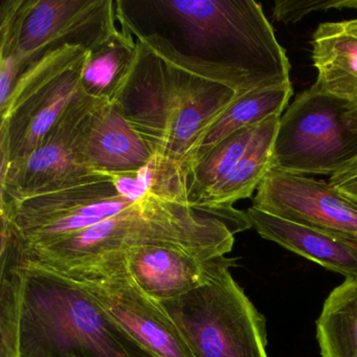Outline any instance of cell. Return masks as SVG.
<instances>
[{
    "mask_svg": "<svg viewBox=\"0 0 357 357\" xmlns=\"http://www.w3.org/2000/svg\"><path fill=\"white\" fill-rule=\"evenodd\" d=\"M137 56L114 103L158 154L187 173L206 129L244 93L259 89L243 73L187 55L160 34L131 24Z\"/></svg>",
    "mask_w": 357,
    "mask_h": 357,
    "instance_id": "1",
    "label": "cell"
},
{
    "mask_svg": "<svg viewBox=\"0 0 357 357\" xmlns=\"http://www.w3.org/2000/svg\"><path fill=\"white\" fill-rule=\"evenodd\" d=\"M0 357H153L76 282L1 265Z\"/></svg>",
    "mask_w": 357,
    "mask_h": 357,
    "instance_id": "2",
    "label": "cell"
},
{
    "mask_svg": "<svg viewBox=\"0 0 357 357\" xmlns=\"http://www.w3.org/2000/svg\"><path fill=\"white\" fill-rule=\"evenodd\" d=\"M248 229L252 225L242 211L211 214L194 210L190 204L148 196L99 225L33 248L8 245L0 256L3 264L73 273L120 262L125 252L145 245L225 256L233 250L236 234Z\"/></svg>",
    "mask_w": 357,
    "mask_h": 357,
    "instance_id": "3",
    "label": "cell"
},
{
    "mask_svg": "<svg viewBox=\"0 0 357 357\" xmlns=\"http://www.w3.org/2000/svg\"><path fill=\"white\" fill-rule=\"evenodd\" d=\"M197 57L225 64L258 87L290 82V62L262 6L252 0H158Z\"/></svg>",
    "mask_w": 357,
    "mask_h": 357,
    "instance_id": "4",
    "label": "cell"
},
{
    "mask_svg": "<svg viewBox=\"0 0 357 357\" xmlns=\"http://www.w3.org/2000/svg\"><path fill=\"white\" fill-rule=\"evenodd\" d=\"M162 305L195 357H267L264 317L229 269Z\"/></svg>",
    "mask_w": 357,
    "mask_h": 357,
    "instance_id": "5",
    "label": "cell"
},
{
    "mask_svg": "<svg viewBox=\"0 0 357 357\" xmlns=\"http://www.w3.org/2000/svg\"><path fill=\"white\" fill-rule=\"evenodd\" d=\"M349 101L314 84L280 118L271 169L300 175H333L357 158V133L347 124Z\"/></svg>",
    "mask_w": 357,
    "mask_h": 357,
    "instance_id": "6",
    "label": "cell"
},
{
    "mask_svg": "<svg viewBox=\"0 0 357 357\" xmlns=\"http://www.w3.org/2000/svg\"><path fill=\"white\" fill-rule=\"evenodd\" d=\"M110 101L84 95L75 101L31 153L0 175V200L50 191L93 175L86 141L98 114Z\"/></svg>",
    "mask_w": 357,
    "mask_h": 357,
    "instance_id": "7",
    "label": "cell"
},
{
    "mask_svg": "<svg viewBox=\"0 0 357 357\" xmlns=\"http://www.w3.org/2000/svg\"><path fill=\"white\" fill-rule=\"evenodd\" d=\"M78 283L104 312L153 357H195L162 303L146 294L121 262L58 273Z\"/></svg>",
    "mask_w": 357,
    "mask_h": 357,
    "instance_id": "8",
    "label": "cell"
},
{
    "mask_svg": "<svg viewBox=\"0 0 357 357\" xmlns=\"http://www.w3.org/2000/svg\"><path fill=\"white\" fill-rule=\"evenodd\" d=\"M252 206L357 243V202L330 183L271 169Z\"/></svg>",
    "mask_w": 357,
    "mask_h": 357,
    "instance_id": "9",
    "label": "cell"
},
{
    "mask_svg": "<svg viewBox=\"0 0 357 357\" xmlns=\"http://www.w3.org/2000/svg\"><path fill=\"white\" fill-rule=\"evenodd\" d=\"M137 202L121 196L107 174L95 172L72 185L0 200L1 229L22 234L54 221L78 217L87 219L91 227L126 212Z\"/></svg>",
    "mask_w": 357,
    "mask_h": 357,
    "instance_id": "10",
    "label": "cell"
},
{
    "mask_svg": "<svg viewBox=\"0 0 357 357\" xmlns=\"http://www.w3.org/2000/svg\"><path fill=\"white\" fill-rule=\"evenodd\" d=\"M123 260L135 284L160 303L206 285L236 265L225 256L162 245L132 248Z\"/></svg>",
    "mask_w": 357,
    "mask_h": 357,
    "instance_id": "11",
    "label": "cell"
},
{
    "mask_svg": "<svg viewBox=\"0 0 357 357\" xmlns=\"http://www.w3.org/2000/svg\"><path fill=\"white\" fill-rule=\"evenodd\" d=\"M112 0H34L20 32L15 57L22 70L47 52L80 38H93L114 15Z\"/></svg>",
    "mask_w": 357,
    "mask_h": 357,
    "instance_id": "12",
    "label": "cell"
},
{
    "mask_svg": "<svg viewBox=\"0 0 357 357\" xmlns=\"http://www.w3.org/2000/svg\"><path fill=\"white\" fill-rule=\"evenodd\" d=\"M85 58L0 123V147L8 150L0 154L8 156L10 164L31 153L63 112L86 95L82 85Z\"/></svg>",
    "mask_w": 357,
    "mask_h": 357,
    "instance_id": "13",
    "label": "cell"
},
{
    "mask_svg": "<svg viewBox=\"0 0 357 357\" xmlns=\"http://www.w3.org/2000/svg\"><path fill=\"white\" fill-rule=\"evenodd\" d=\"M252 229L264 239L304 257L325 268L357 278V243L304 227L250 206L246 211Z\"/></svg>",
    "mask_w": 357,
    "mask_h": 357,
    "instance_id": "14",
    "label": "cell"
},
{
    "mask_svg": "<svg viewBox=\"0 0 357 357\" xmlns=\"http://www.w3.org/2000/svg\"><path fill=\"white\" fill-rule=\"evenodd\" d=\"M87 49L82 68V85L86 95L114 102L126 82L137 56V39L131 22L120 8Z\"/></svg>",
    "mask_w": 357,
    "mask_h": 357,
    "instance_id": "15",
    "label": "cell"
},
{
    "mask_svg": "<svg viewBox=\"0 0 357 357\" xmlns=\"http://www.w3.org/2000/svg\"><path fill=\"white\" fill-rule=\"evenodd\" d=\"M281 116H273L257 126L248 149L231 170L192 208L211 214L227 215L237 212L234 204L252 197L271 170L273 143Z\"/></svg>",
    "mask_w": 357,
    "mask_h": 357,
    "instance_id": "16",
    "label": "cell"
},
{
    "mask_svg": "<svg viewBox=\"0 0 357 357\" xmlns=\"http://www.w3.org/2000/svg\"><path fill=\"white\" fill-rule=\"evenodd\" d=\"M311 59L319 91L346 101L356 99L357 20L319 24L311 39Z\"/></svg>",
    "mask_w": 357,
    "mask_h": 357,
    "instance_id": "17",
    "label": "cell"
},
{
    "mask_svg": "<svg viewBox=\"0 0 357 357\" xmlns=\"http://www.w3.org/2000/svg\"><path fill=\"white\" fill-rule=\"evenodd\" d=\"M141 135L125 120L118 105L109 102L98 114L86 141V158L93 172L135 171L153 158Z\"/></svg>",
    "mask_w": 357,
    "mask_h": 357,
    "instance_id": "18",
    "label": "cell"
},
{
    "mask_svg": "<svg viewBox=\"0 0 357 357\" xmlns=\"http://www.w3.org/2000/svg\"><path fill=\"white\" fill-rule=\"evenodd\" d=\"M292 93L291 83H288L255 89L238 97L202 135L192 160L190 176L196 165L229 135L261 124L273 116H281Z\"/></svg>",
    "mask_w": 357,
    "mask_h": 357,
    "instance_id": "19",
    "label": "cell"
},
{
    "mask_svg": "<svg viewBox=\"0 0 357 357\" xmlns=\"http://www.w3.org/2000/svg\"><path fill=\"white\" fill-rule=\"evenodd\" d=\"M321 357H357V278L328 296L317 321Z\"/></svg>",
    "mask_w": 357,
    "mask_h": 357,
    "instance_id": "20",
    "label": "cell"
},
{
    "mask_svg": "<svg viewBox=\"0 0 357 357\" xmlns=\"http://www.w3.org/2000/svg\"><path fill=\"white\" fill-rule=\"evenodd\" d=\"M105 174L116 192L132 202L154 196L167 202L190 204L187 173L178 165L158 154H154L152 160L139 170Z\"/></svg>",
    "mask_w": 357,
    "mask_h": 357,
    "instance_id": "21",
    "label": "cell"
},
{
    "mask_svg": "<svg viewBox=\"0 0 357 357\" xmlns=\"http://www.w3.org/2000/svg\"><path fill=\"white\" fill-rule=\"evenodd\" d=\"M86 54L87 49L83 45L66 43L26 66L16 80L9 99L0 106L1 122L9 120L29 100L66 74Z\"/></svg>",
    "mask_w": 357,
    "mask_h": 357,
    "instance_id": "22",
    "label": "cell"
},
{
    "mask_svg": "<svg viewBox=\"0 0 357 357\" xmlns=\"http://www.w3.org/2000/svg\"><path fill=\"white\" fill-rule=\"evenodd\" d=\"M258 125L241 129L213 148L194 168L189 181L190 204L197 202L231 170L254 137Z\"/></svg>",
    "mask_w": 357,
    "mask_h": 357,
    "instance_id": "23",
    "label": "cell"
},
{
    "mask_svg": "<svg viewBox=\"0 0 357 357\" xmlns=\"http://www.w3.org/2000/svg\"><path fill=\"white\" fill-rule=\"evenodd\" d=\"M34 0H3L0 7V58L15 55L22 24Z\"/></svg>",
    "mask_w": 357,
    "mask_h": 357,
    "instance_id": "24",
    "label": "cell"
},
{
    "mask_svg": "<svg viewBox=\"0 0 357 357\" xmlns=\"http://www.w3.org/2000/svg\"><path fill=\"white\" fill-rule=\"evenodd\" d=\"M356 9L357 0H278L273 17L283 24H296L305 16L328 10Z\"/></svg>",
    "mask_w": 357,
    "mask_h": 357,
    "instance_id": "25",
    "label": "cell"
},
{
    "mask_svg": "<svg viewBox=\"0 0 357 357\" xmlns=\"http://www.w3.org/2000/svg\"><path fill=\"white\" fill-rule=\"evenodd\" d=\"M355 176H357V158H355L351 164H349L346 168L342 169L337 174L330 177L329 183L331 185H336V183H342L346 179L352 178Z\"/></svg>",
    "mask_w": 357,
    "mask_h": 357,
    "instance_id": "26",
    "label": "cell"
},
{
    "mask_svg": "<svg viewBox=\"0 0 357 357\" xmlns=\"http://www.w3.org/2000/svg\"><path fill=\"white\" fill-rule=\"evenodd\" d=\"M333 185L334 187L337 188L340 192H342L344 195H347L348 197H350L351 199L357 202V176L346 179V181L336 183V185Z\"/></svg>",
    "mask_w": 357,
    "mask_h": 357,
    "instance_id": "27",
    "label": "cell"
},
{
    "mask_svg": "<svg viewBox=\"0 0 357 357\" xmlns=\"http://www.w3.org/2000/svg\"><path fill=\"white\" fill-rule=\"evenodd\" d=\"M346 121L349 128L357 133V98L352 101H349Z\"/></svg>",
    "mask_w": 357,
    "mask_h": 357,
    "instance_id": "28",
    "label": "cell"
}]
</instances>
